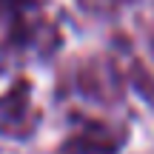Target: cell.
Returning a JSON list of instances; mask_svg holds the SVG:
<instances>
[{
  "mask_svg": "<svg viewBox=\"0 0 154 154\" xmlns=\"http://www.w3.org/2000/svg\"><path fill=\"white\" fill-rule=\"evenodd\" d=\"M123 140H126V134H117L114 128L86 123L83 128H77L74 134L63 140L60 154H117Z\"/></svg>",
  "mask_w": 154,
  "mask_h": 154,
  "instance_id": "obj_1",
  "label": "cell"
}]
</instances>
